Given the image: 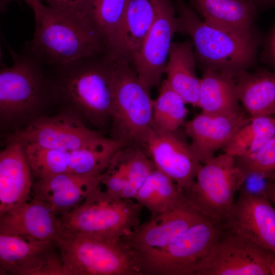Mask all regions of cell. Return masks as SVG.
<instances>
[{
  "mask_svg": "<svg viewBox=\"0 0 275 275\" xmlns=\"http://www.w3.org/2000/svg\"><path fill=\"white\" fill-rule=\"evenodd\" d=\"M98 56L49 67L47 74L54 101L101 125L111 119L113 89L111 59L106 53L100 59Z\"/></svg>",
  "mask_w": 275,
  "mask_h": 275,
  "instance_id": "6da1fadb",
  "label": "cell"
},
{
  "mask_svg": "<svg viewBox=\"0 0 275 275\" xmlns=\"http://www.w3.org/2000/svg\"><path fill=\"white\" fill-rule=\"evenodd\" d=\"M175 7L176 32L190 37L196 59L204 69L234 77L254 64L261 42L257 32L243 34L209 24L184 0H176Z\"/></svg>",
  "mask_w": 275,
  "mask_h": 275,
  "instance_id": "7a4b0ae2",
  "label": "cell"
},
{
  "mask_svg": "<svg viewBox=\"0 0 275 275\" xmlns=\"http://www.w3.org/2000/svg\"><path fill=\"white\" fill-rule=\"evenodd\" d=\"M33 10L35 28L23 52L46 67L106 53L96 31L58 13L40 1L23 0Z\"/></svg>",
  "mask_w": 275,
  "mask_h": 275,
  "instance_id": "3957f363",
  "label": "cell"
},
{
  "mask_svg": "<svg viewBox=\"0 0 275 275\" xmlns=\"http://www.w3.org/2000/svg\"><path fill=\"white\" fill-rule=\"evenodd\" d=\"M5 44L13 63L0 71V121L3 127H13L40 116L54 100L45 67Z\"/></svg>",
  "mask_w": 275,
  "mask_h": 275,
  "instance_id": "277c9868",
  "label": "cell"
},
{
  "mask_svg": "<svg viewBox=\"0 0 275 275\" xmlns=\"http://www.w3.org/2000/svg\"><path fill=\"white\" fill-rule=\"evenodd\" d=\"M114 139L126 147L145 148L153 127V101L150 89L139 79L124 57H111Z\"/></svg>",
  "mask_w": 275,
  "mask_h": 275,
  "instance_id": "5b68a950",
  "label": "cell"
},
{
  "mask_svg": "<svg viewBox=\"0 0 275 275\" xmlns=\"http://www.w3.org/2000/svg\"><path fill=\"white\" fill-rule=\"evenodd\" d=\"M55 242L63 275H141L122 239L63 232Z\"/></svg>",
  "mask_w": 275,
  "mask_h": 275,
  "instance_id": "8992f818",
  "label": "cell"
},
{
  "mask_svg": "<svg viewBox=\"0 0 275 275\" xmlns=\"http://www.w3.org/2000/svg\"><path fill=\"white\" fill-rule=\"evenodd\" d=\"M223 229L204 218L165 247L131 252L141 275H194Z\"/></svg>",
  "mask_w": 275,
  "mask_h": 275,
  "instance_id": "52a82bcc",
  "label": "cell"
},
{
  "mask_svg": "<svg viewBox=\"0 0 275 275\" xmlns=\"http://www.w3.org/2000/svg\"><path fill=\"white\" fill-rule=\"evenodd\" d=\"M142 208L133 199H108L99 187L59 217L64 232L120 240L140 225Z\"/></svg>",
  "mask_w": 275,
  "mask_h": 275,
  "instance_id": "ba28073f",
  "label": "cell"
},
{
  "mask_svg": "<svg viewBox=\"0 0 275 275\" xmlns=\"http://www.w3.org/2000/svg\"><path fill=\"white\" fill-rule=\"evenodd\" d=\"M243 178L235 158L224 152L201 165L193 185L184 194L203 216L223 225Z\"/></svg>",
  "mask_w": 275,
  "mask_h": 275,
  "instance_id": "9c48e42d",
  "label": "cell"
},
{
  "mask_svg": "<svg viewBox=\"0 0 275 275\" xmlns=\"http://www.w3.org/2000/svg\"><path fill=\"white\" fill-rule=\"evenodd\" d=\"M274 257V253L223 227L194 275H270Z\"/></svg>",
  "mask_w": 275,
  "mask_h": 275,
  "instance_id": "30bf717a",
  "label": "cell"
},
{
  "mask_svg": "<svg viewBox=\"0 0 275 275\" xmlns=\"http://www.w3.org/2000/svg\"><path fill=\"white\" fill-rule=\"evenodd\" d=\"M10 138L24 144L66 151L97 146L109 139L88 128L79 116L67 108L53 116L33 119Z\"/></svg>",
  "mask_w": 275,
  "mask_h": 275,
  "instance_id": "8fae6325",
  "label": "cell"
},
{
  "mask_svg": "<svg viewBox=\"0 0 275 275\" xmlns=\"http://www.w3.org/2000/svg\"><path fill=\"white\" fill-rule=\"evenodd\" d=\"M1 275H63L54 241L0 234Z\"/></svg>",
  "mask_w": 275,
  "mask_h": 275,
  "instance_id": "7c38bea8",
  "label": "cell"
},
{
  "mask_svg": "<svg viewBox=\"0 0 275 275\" xmlns=\"http://www.w3.org/2000/svg\"><path fill=\"white\" fill-rule=\"evenodd\" d=\"M152 1L156 11L154 21L132 60L138 77L149 89L160 83L176 32V9L171 0Z\"/></svg>",
  "mask_w": 275,
  "mask_h": 275,
  "instance_id": "4fadbf2b",
  "label": "cell"
},
{
  "mask_svg": "<svg viewBox=\"0 0 275 275\" xmlns=\"http://www.w3.org/2000/svg\"><path fill=\"white\" fill-rule=\"evenodd\" d=\"M145 149L155 168L170 176L184 193L190 188L202 163L177 131H166L153 126Z\"/></svg>",
  "mask_w": 275,
  "mask_h": 275,
  "instance_id": "5bb4252c",
  "label": "cell"
},
{
  "mask_svg": "<svg viewBox=\"0 0 275 275\" xmlns=\"http://www.w3.org/2000/svg\"><path fill=\"white\" fill-rule=\"evenodd\" d=\"M223 227L275 253V207L264 196L239 189Z\"/></svg>",
  "mask_w": 275,
  "mask_h": 275,
  "instance_id": "9a60e30c",
  "label": "cell"
},
{
  "mask_svg": "<svg viewBox=\"0 0 275 275\" xmlns=\"http://www.w3.org/2000/svg\"><path fill=\"white\" fill-rule=\"evenodd\" d=\"M186 198L140 224L122 240L132 251L165 247L204 218Z\"/></svg>",
  "mask_w": 275,
  "mask_h": 275,
  "instance_id": "2e32d148",
  "label": "cell"
},
{
  "mask_svg": "<svg viewBox=\"0 0 275 275\" xmlns=\"http://www.w3.org/2000/svg\"><path fill=\"white\" fill-rule=\"evenodd\" d=\"M250 117L244 111L236 114H215L202 112L184 124V130L190 139V147L202 164L223 149L237 130Z\"/></svg>",
  "mask_w": 275,
  "mask_h": 275,
  "instance_id": "e0dca14e",
  "label": "cell"
},
{
  "mask_svg": "<svg viewBox=\"0 0 275 275\" xmlns=\"http://www.w3.org/2000/svg\"><path fill=\"white\" fill-rule=\"evenodd\" d=\"M32 175L24 144L9 138L0 152V215L32 198Z\"/></svg>",
  "mask_w": 275,
  "mask_h": 275,
  "instance_id": "ac0fdd59",
  "label": "cell"
},
{
  "mask_svg": "<svg viewBox=\"0 0 275 275\" xmlns=\"http://www.w3.org/2000/svg\"><path fill=\"white\" fill-rule=\"evenodd\" d=\"M103 173L84 175L64 173L36 179L32 197L44 201L61 216L82 203L100 186Z\"/></svg>",
  "mask_w": 275,
  "mask_h": 275,
  "instance_id": "d6986e66",
  "label": "cell"
},
{
  "mask_svg": "<svg viewBox=\"0 0 275 275\" xmlns=\"http://www.w3.org/2000/svg\"><path fill=\"white\" fill-rule=\"evenodd\" d=\"M63 232L60 217L49 204L35 198L0 215V234L55 241Z\"/></svg>",
  "mask_w": 275,
  "mask_h": 275,
  "instance_id": "ffe728a7",
  "label": "cell"
},
{
  "mask_svg": "<svg viewBox=\"0 0 275 275\" xmlns=\"http://www.w3.org/2000/svg\"><path fill=\"white\" fill-rule=\"evenodd\" d=\"M209 24L243 34L257 33L258 10L246 0H188Z\"/></svg>",
  "mask_w": 275,
  "mask_h": 275,
  "instance_id": "44dd1931",
  "label": "cell"
},
{
  "mask_svg": "<svg viewBox=\"0 0 275 275\" xmlns=\"http://www.w3.org/2000/svg\"><path fill=\"white\" fill-rule=\"evenodd\" d=\"M234 78L239 102L250 117L275 115V70H246Z\"/></svg>",
  "mask_w": 275,
  "mask_h": 275,
  "instance_id": "7402d4cb",
  "label": "cell"
},
{
  "mask_svg": "<svg viewBox=\"0 0 275 275\" xmlns=\"http://www.w3.org/2000/svg\"><path fill=\"white\" fill-rule=\"evenodd\" d=\"M196 57L191 42H172L164 69L166 80L186 104L197 106L200 78L195 70Z\"/></svg>",
  "mask_w": 275,
  "mask_h": 275,
  "instance_id": "603a6c76",
  "label": "cell"
},
{
  "mask_svg": "<svg viewBox=\"0 0 275 275\" xmlns=\"http://www.w3.org/2000/svg\"><path fill=\"white\" fill-rule=\"evenodd\" d=\"M234 77L212 69H204L200 78L198 107L215 114L243 111L240 106Z\"/></svg>",
  "mask_w": 275,
  "mask_h": 275,
  "instance_id": "cb8c5ba5",
  "label": "cell"
},
{
  "mask_svg": "<svg viewBox=\"0 0 275 275\" xmlns=\"http://www.w3.org/2000/svg\"><path fill=\"white\" fill-rule=\"evenodd\" d=\"M155 15L152 0H128L120 30L123 57L132 61L152 27Z\"/></svg>",
  "mask_w": 275,
  "mask_h": 275,
  "instance_id": "d4e9b609",
  "label": "cell"
},
{
  "mask_svg": "<svg viewBox=\"0 0 275 275\" xmlns=\"http://www.w3.org/2000/svg\"><path fill=\"white\" fill-rule=\"evenodd\" d=\"M128 0H93L91 19L106 50L111 57H123L121 23Z\"/></svg>",
  "mask_w": 275,
  "mask_h": 275,
  "instance_id": "484cf974",
  "label": "cell"
},
{
  "mask_svg": "<svg viewBox=\"0 0 275 275\" xmlns=\"http://www.w3.org/2000/svg\"><path fill=\"white\" fill-rule=\"evenodd\" d=\"M185 198L183 190L170 176L155 168L134 200L154 216L173 207Z\"/></svg>",
  "mask_w": 275,
  "mask_h": 275,
  "instance_id": "4316f807",
  "label": "cell"
},
{
  "mask_svg": "<svg viewBox=\"0 0 275 275\" xmlns=\"http://www.w3.org/2000/svg\"><path fill=\"white\" fill-rule=\"evenodd\" d=\"M275 136V116L250 117L235 132L223 148L235 158L250 155L260 149Z\"/></svg>",
  "mask_w": 275,
  "mask_h": 275,
  "instance_id": "83f0119b",
  "label": "cell"
},
{
  "mask_svg": "<svg viewBox=\"0 0 275 275\" xmlns=\"http://www.w3.org/2000/svg\"><path fill=\"white\" fill-rule=\"evenodd\" d=\"M186 103L166 79L153 101V126L166 131H177L188 114Z\"/></svg>",
  "mask_w": 275,
  "mask_h": 275,
  "instance_id": "f1b7e54d",
  "label": "cell"
},
{
  "mask_svg": "<svg viewBox=\"0 0 275 275\" xmlns=\"http://www.w3.org/2000/svg\"><path fill=\"white\" fill-rule=\"evenodd\" d=\"M119 154L124 164L126 181L121 194L122 199H134L147 178L156 168L153 162L139 147H125Z\"/></svg>",
  "mask_w": 275,
  "mask_h": 275,
  "instance_id": "f546056e",
  "label": "cell"
},
{
  "mask_svg": "<svg viewBox=\"0 0 275 275\" xmlns=\"http://www.w3.org/2000/svg\"><path fill=\"white\" fill-rule=\"evenodd\" d=\"M235 159L243 173L254 172L275 176V136L254 153Z\"/></svg>",
  "mask_w": 275,
  "mask_h": 275,
  "instance_id": "4dcf8cb0",
  "label": "cell"
},
{
  "mask_svg": "<svg viewBox=\"0 0 275 275\" xmlns=\"http://www.w3.org/2000/svg\"><path fill=\"white\" fill-rule=\"evenodd\" d=\"M40 1L52 10L86 27L95 30L91 19L93 0H40Z\"/></svg>",
  "mask_w": 275,
  "mask_h": 275,
  "instance_id": "1f68e13d",
  "label": "cell"
},
{
  "mask_svg": "<svg viewBox=\"0 0 275 275\" xmlns=\"http://www.w3.org/2000/svg\"><path fill=\"white\" fill-rule=\"evenodd\" d=\"M262 57L263 61L275 70V23L267 37Z\"/></svg>",
  "mask_w": 275,
  "mask_h": 275,
  "instance_id": "d6a6232c",
  "label": "cell"
},
{
  "mask_svg": "<svg viewBox=\"0 0 275 275\" xmlns=\"http://www.w3.org/2000/svg\"><path fill=\"white\" fill-rule=\"evenodd\" d=\"M252 3L258 10L275 6V0H246Z\"/></svg>",
  "mask_w": 275,
  "mask_h": 275,
  "instance_id": "836d02e7",
  "label": "cell"
},
{
  "mask_svg": "<svg viewBox=\"0 0 275 275\" xmlns=\"http://www.w3.org/2000/svg\"><path fill=\"white\" fill-rule=\"evenodd\" d=\"M267 196L268 199L275 207V184L269 189Z\"/></svg>",
  "mask_w": 275,
  "mask_h": 275,
  "instance_id": "e575fe53",
  "label": "cell"
},
{
  "mask_svg": "<svg viewBox=\"0 0 275 275\" xmlns=\"http://www.w3.org/2000/svg\"><path fill=\"white\" fill-rule=\"evenodd\" d=\"M270 270L271 275H275V257L270 264Z\"/></svg>",
  "mask_w": 275,
  "mask_h": 275,
  "instance_id": "d590c367",
  "label": "cell"
},
{
  "mask_svg": "<svg viewBox=\"0 0 275 275\" xmlns=\"http://www.w3.org/2000/svg\"><path fill=\"white\" fill-rule=\"evenodd\" d=\"M37 1H40V0H37Z\"/></svg>",
  "mask_w": 275,
  "mask_h": 275,
  "instance_id": "8d00e7d4",
  "label": "cell"
}]
</instances>
